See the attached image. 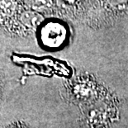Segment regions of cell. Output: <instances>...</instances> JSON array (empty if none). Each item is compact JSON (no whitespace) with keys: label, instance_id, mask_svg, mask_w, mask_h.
<instances>
[{"label":"cell","instance_id":"obj_1","mask_svg":"<svg viewBox=\"0 0 128 128\" xmlns=\"http://www.w3.org/2000/svg\"><path fill=\"white\" fill-rule=\"evenodd\" d=\"M36 40L42 49L49 51L60 50L70 38V29L65 22L58 18L42 19L36 30Z\"/></svg>","mask_w":128,"mask_h":128},{"label":"cell","instance_id":"obj_2","mask_svg":"<svg viewBox=\"0 0 128 128\" xmlns=\"http://www.w3.org/2000/svg\"><path fill=\"white\" fill-rule=\"evenodd\" d=\"M125 14H128V0H98L94 16L110 18Z\"/></svg>","mask_w":128,"mask_h":128}]
</instances>
